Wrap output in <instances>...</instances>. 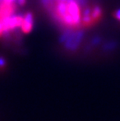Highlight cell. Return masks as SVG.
<instances>
[{"label": "cell", "instance_id": "7a4b0ae2", "mask_svg": "<svg viewBox=\"0 0 120 121\" xmlns=\"http://www.w3.org/2000/svg\"><path fill=\"white\" fill-rule=\"evenodd\" d=\"M115 17H116L119 21H120V9H118L115 13Z\"/></svg>", "mask_w": 120, "mask_h": 121}, {"label": "cell", "instance_id": "6da1fadb", "mask_svg": "<svg viewBox=\"0 0 120 121\" xmlns=\"http://www.w3.org/2000/svg\"><path fill=\"white\" fill-rule=\"evenodd\" d=\"M25 3L26 0H0V38L20 30L23 14L18 11Z\"/></svg>", "mask_w": 120, "mask_h": 121}]
</instances>
